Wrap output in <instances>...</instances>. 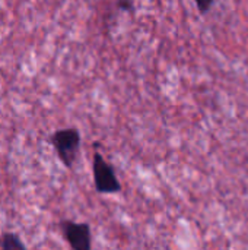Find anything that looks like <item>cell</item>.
<instances>
[{
    "mask_svg": "<svg viewBox=\"0 0 248 250\" xmlns=\"http://www.w3.org/2000/svg\"><path fill=\"white\" fill-rule=\"evenodd\" d=\"M50 144L54 146L57 157L63 163V166L72 168L80 149V133L73 127L61 129L51 135Z\"/></svg>",
    "mask_w": 248,
    "mask_h": 250,
    "instance_id": "obj_1",
    "label": "cell"
},
{
    "mask_svg": "<svg viewBox=\"0 0 248 250\" xmlns=\"http://www.w3.org/2000/svg\"><path fill=\"white\" fill-rule=\"evenodd\" d=\"M92 168H94V182H95V188H96L98 192H101V193H115V192H118L121 189L120 182L117 180L113 168L102 158L101 154L94 155Z\"/></svg>",
    "mask_w": 248,
    "mask_h": 250,
    "instance_id": "obj_2",
    "label": "cell"
},
{
    "mask_svg": "<svg viewBox=\"0 0 248 250\" xmlns=\"http://www.w3.org/2000/svg\"><path fill=\"white\" fill-rule=\"evenodd\" d=\"M60 230L73 250H91V229L85 223L64 220L60 223Z\"/></svg>",
    "mask_w": 248,
    "mask_h": 250,
    "instance_id": "obj_3",
    "label": "cell"
},
{
    "mask_svg": "<svg viewBox=\"0 0 248 250\" xmlns=\"http://www.w3.org/2000/svg\"><path fill=\"white\" fill-rule=\"evenodd\" d=\"M0 250H26V246L16 233L6 231L0 237Z\"/></svg>",
    "mask_w": 248,
    "mask_h": 250,
    "instance_id": "obj_4",
    "label": "cell"
},
{
    "mask_svg": "<svg viewBox=\"0 0 248 250\" xmlns=\"http://www.w3.org/2000/svg\"><path fill=\"white\" fill-rule=\"evenodd\" d=\"M212 6V1H197V7L202 10V12H208V9Z\"/></svg>",
    "mask_w": 248,
    "mask_h": 250,
    "instance_id": "obj_5",
    "label": "cell"
},
{
    "mask_svg": "<svg viewBox=\"0 0 248 250\" xmlns=\"http://www.w3.org/2000/svg\"><path fill=\"white\" fill-rule=\"evenodd\" d=\"M120 7H130V3H120Z\"/></svg>",
    "mask_w": 248,
    "mask_h": 250,
    "instance_id": "obj_6",
    "label": "cell"
}]
</instances>
